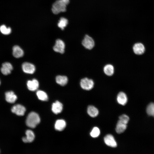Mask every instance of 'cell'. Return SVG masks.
Segmentation results:
<instances>
[{"label":"cell","instance_id":"6da1fadb","mask_svg":"<svg viewBox=\"0 0 154 154\" xmlns=\"http://www.w3.org/2000/svg\"><path fill=\"white\" fill-rule=\"evenodd\" d=\"M69 3V0H57L53 4L52 8L53 13L57 14L66 11V6Z\"/></svg>","mask_w":154,"mask_h":154},{"label":"cell","instance_id":"7a4b0ae2","mask_svg":"<svg viewBox=\"0 0 154 154\" xmlns=\"http://www.w3.org/2000/svg\"><path fill=\"white\" fill-rule=\"evenodd\" d=\"M40 122V119L38 114L32 112L28 115L26 121L27 126L31 128H34Z\"/></svg>","mask_w":154,"mask_h":154},{"label":"cell","instance_id":"3957f363","mask_svg":"<svg viewBox=\"0 0 154 154\" xmlns=\"http://www.w3.org/2000/svg\"><path fill=\"white\" fill-rule=\"evenodd\" d=\"M80 84L81 87L83 89L89 90L93 88L94 82L92 80L85 78L81 80Z\"/></svg>","mask_w":154,"mask_h":154},{"label":"cell","instance_id":"277c9868","mask_svg":"<svg viewBox=\"0 0 154 154\" xmlns=\"http://www.w3.org/2000/svg\"><path fill=\"white\" fill-rule=\"evenodd\" d=\"M82 44L86 48L91 50L94 47L95 42L93 39L91 37L86 35L82 41Z\"/></svg>","mask_w":154,"mask_h":154},{"label":"cell","instance_id":"5b68a950","mask_svg":"<svg viewBox=\"0 0 154 154\" xmlns=\"http://www.w3.org/2000/svg\"><path fill=\"white\" fill-rule=\"evenodd\" d=\"M12 113L18 116H23L26 111L25 108L20 104H17L13 106L11 109Z\"/></svg>","mask_w":154,"mask_h":154},{"label":"cell","instance_id":"8992f818","mask_svg":"<svg viewBox=\"0 0 154 154\" xmlns=\"http://www.w3.org/2000/svg\"><path fill=\"white\" fill-rule=\"evenodd\" d=\"M65 44L64 42L60 39L56 40L53 50L56 52L63 54L64 52Z\"/></svg>","mask_w":154,"mask_h":154},{"label":"cell","instance_id":"52a82bcc","mask_svg":"<svg viewBox=\"0 0 154 154\" xmlns=\"http://www.w3.org/2000/svg\"><path fill=\"white\" fill-rule=\"evenodd\" d=\"M22 69L24 72L29 74H33L35 70V66L33 64L28 62H25L23 64Z\"/></svg>","mask_w":154,"mask_h":154},{"label":"cell","instance_id":"ba28073f","mask_svg":"<svg viewBox=\"0 0 154 154\" xmlns=\"http://www.w3.org/2000/svg\"><path fill=\"white\" fill-rule=\"evenodd\" d=\"M13 69L12 65L9 62H6L2 64L1 71L3 74L7 75L10 74Z\"/></svg>","mask_w":154,"mask_h":154},{"label":"cell","instance_id":"9c48e42d","mask_svg":"<svg viewBox=\"0 0 154 154\" xmlns=\"http://www.w3.org/2000/svg\"><path fill=\"white\" fill-rule=\"evenodd\" d=\"M104 140L105 144L108 146L112 147H116L117 143L114 137L111 134H108L104 137Z\"/></svg>","mask_w":154,"mask_h":154},{"label":"cell","instance_id":"30bf717a","mask_svg":"<svg viewBox=\"0 0 154 154\" xmlns=\"http://www.w3.org/2000/svg\"><path fill=\"white\" fill-rule=\"evenodd\" d=\"M6 101L10 103H13L17 99V96L13 91H9L5 93Z\"/></svg>","mask_w":154,"mask_h":154},{"label":"cell","instance_id":"8fae6325","mask_svg":"<svg viewBox=\"0 0 154 154\" xmlns=\"http://www.w3.org/2000/svg\"><path fill=\"white\" fill-rule=\"evenodd\" d=\"M133 49L134 53L137 55L142 54L145 51L144 45L140 42L135 43L133 46Z\"/></svg>","mask_w":154,"mask_h":154},{"label":"cell","instance_id":"7c38bea8","mask_svg":"<svg viewBox=\"0 0 154 154\" xmlns=\"http://www.w3.org/2000/svg\"><path fill=\"white\" fill-rule=\"evenodd\" d=\"M27 86L28 89L31 91H35L39 87V83L36 79L29 80L27 82Z\"/></svg>","mask_w":154,"mask_h":154},{"label":"cell","instance_id":"4fadbf2b","mask_svg":"<svg viewBox=\"0 0 154 154\" xmlns=\"http://www.w3.org/2000/svg\"><path fill=\"white\" fill-rule=\"evenodd\" d=\"M25 134L26 137L22 138L23 141L25 143H31L33 141L35 138L33 132L30 130H28L26 131Z\"/></svg>","mask_w":154,"mask_h":154},{"label":"cell","instance_id":"5bb4252c","mask_svg":"<svg viewBox=\"0 0 154 154\" xmlns=\"http://www.w3.org/2000/svg\"><path fill=\"white\" fill-rule=\"evenodd\" d=\"M117 100L119 104L124 106L127 102V95L125 93L120 92L117 95Z\"/></svg>","mask_w":154,"mask_h":154},{"label":"cell","instance_id":"9a60e30c","mask_svg":"<svg viewBox=\"0 0 154 154\" xmlns=\"http://www.w3.org/2000/svg\"><path fill=\"white\" fill-rule=\"evenodd\" d=\"M127 127V124L119 119L116 125V132L118 134L122 133L126 130Z\"/></svg>","mask_w":154,"mask_h":154},{"label":"cell","instance_id":"2e32d148","mask_svg":"<svg viewBox=\"0 0 154 154\" xmlns=\"http://www.w3.org/2000/svg\"><path fill=\"white\" fill-rule=\"evenodd\" d=\"M13 55L16 58H19L23 56L24 52L20 46L15 45L13 48Z\"/></svg>","mask_w":154,"mask_h":154},{"label":"cell","instance_id":"e0dca14e","mask_svg":"<svg viewBox=\"0 0 154 154\" xmlns=\"http://www.w3.org/2000/svg\"><path fill=\"white\" fill-rule=\"evenodd\" d=\"M63 105L58 101H56L52 104V112L55 114L61 113Z\"/></svg>","mask_w":154,"mask_h":154},{"label":"cell","instance_id":"ac0fdd59","mask_svg":"<svg viewBox=\"0 0 154 154\" xmlns=\"http://www.w3.org/2000/svg\"><path fill=\"white\" fill-rule=\"evenodd\" d=\"M66 125V122L64 120L59 119L56 121L54 127L56 130L61 131H62L65 128Z\"/></svg>","mask_w":154,"mask_h":154},{"label":"cell","instance_id":"d6986e66","mask_svg":"<svg viewBox=\"0 0 154 154\" xmlns=\"http://www.w3.org/2000/svg\"><path fill=\"white\" fill-rule=\"evenodd\" d=\"M87 112L88 114L90 116L93 117H96L99 114L98 109L92 106H89L88 107Z\"/></svg>","mask_w":154,"mask_h":154},{"label":"cell","instance_id":"ffe728a7","mask_svg":"<svg viewBox=\"0 0 154 154\" xmlns=\"http://www.w3.org/2000/svg\"><path fill=\"white\" fill-rule=\"evenodd\" d=\"M68 78L65 76L58 75L56 78V82L61 86H64L67 84L68 82Z\"/></svg>","mask_w":154,"mask_h":154},{"label":"cell","instance_id":"44dd1931","mask_svg":"<svg viewBox=\"0 0 154 154\" xmlns=\"http://www.w3.org/2000/svg\"><path fill=\"white\" fill-rule=\"evenodd\" d=\"M104 71L105 74L108 76H111L114 72V68L111 64L106 65L104 68Z\"/></svg>","mask_w":154,"mask_h":154},{"label":"cell","instance_id":"7402d4cb","mask_svg":"<svg viewBox=\"0 0 154 154\" xmlns=\"http://www.w3.org/2000/svg\"><path fill=\"white\" fill-rule=\"evenodd\" d=\"M37 95L38 98L43 101H46L48 100V96L47 94L44 91L38 90L36 93Z\"/></svg>","mask_w":154,"mask_h":154},{"label":"cell","instance_id":"603a6c76","mask_svg":"<svg viewBox=\"0 0 154 154\" xmlns=\"http://www.w3.org/2000/svg\"><path fill=\"white\" fill-rule=\"evenodd\" d=\"M68 20L67 19L64 17H61L58 24V26L62 30H63L66 26L68 24Z\"/></svg>","mask_w":154,"mask_h":154},{"label":"cell","instance_id":"cb8c5ba5","mask_svg":"<svg viewBox=\"0 0 154 154\" xmlns=\"http://www.w3.org/2000/svg\"><path fill=\"white\" fill-rule=\"evenodd\" d=\"M146 112L149 116L154 117V103H151L147 106Z\"/></svg>","mask_w":154,"mask_h":154},{"label":"cell","instance_id":"d4e9b609","mask_svg":"<svg viewBox=\"0 0 154 154\" xmlns=\"http://www.w3.org/2000/svg\"><path fill=\"white\" fill-rule=\"evenodd\" d=\"M0 31L4 35H8L11 32V30L10 27L7 28L4 25H3L0 27Z\"/></svg>","mask_w":154,"mask_h":154},{"label":"cell","instance_id":"484cf974","mask_svg":"<svg viewBox=\"0 0 154 154\" xmlns=\"http://www.w3.org/2000/svg\"><path fill=\"white\" fill-rule=\"evenodd\" d=\"M100 131L99 129L97 127H94L90 133L91 136L94 138L98 137L100 135Z\"/></svg>","mask_w":154,"mask_h":154},{"label":"cell","instance_id":"4316f807","mask_svg":"<svg viewBox=\"0 0 154 154\" xmlns=\"http://www.w3.org/2000/svg\"><path fill=\"white\" fill-rule=\"evenodd\" d=\"M119 119L127 124L129 120V117L127 115L123 114L119 117Z\"/></svg>","mask_w":154,"mask_h":154},{"label":"cell","instance_id":"83f0119b","mask_svg":"<svg viewBox=\"0 0 154 154\" xmlns=\"http://www.w3.org/2000/svg\"><path fill=\"white\" fill-rule=\"evenodd\" d=\"M1 84V81H0V85Z\"/></svg>","mask_w":154,"mask_h":154},{"label":"cell","instance_id":"f1b7e54d","mask_svg":"<svg viewBox=\"0 0 154 154\" xmlns=\"http://www.w3.org/2000/svg\"></svg>","mask_w":154,"mask_h":154}]
</instances>
